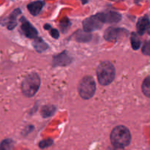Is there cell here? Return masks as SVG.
Returning <instances> with one entry per match:
<instances>
[{"label":"cell","mask_w":150,"mask_h":150,"mask_svg":"<svg viewBox=\"0 0 150 150\" xmlns=\"http://www.w3.org/2000/svg\"><path fill=\"white\" fill-rule=\"evenodd\" d=\"M89 1V0H81L82 4H85L86 3H87Z\"/></svg>","instance_id":"ffe728a7"},{"label":"cell","mask_w":150,"mask_h":150,"mask_svg":"<svg viewBox=\"0 0 150 150\" xmlns=\"http://www.w3.org/2000/svg\"><path fill=\"white\" fill-rule=\"evenodd\" d=\"M147 32H148V33H149V35H150V23H149V28H148V29H147Z\"/></svg>","instance_id":"44dd1931"},{"label":"cell","mask_w":150,"mask_h":150,"mask_svg":"<svg viewBox=\"0 0 150 150\" xmlns=\"http://www.w3.org/2000/svg\"><path fill=\"white\" fill-rule=\"evenodd\" d=\"M55 111L56 108L54 105H45L42 108L41 114L43 117H51L55 113Z\"/></svg>","instance_id":"2e32d148"},{"label":"cell","mask_w":150,"mask_h":150,"mask_svg":"<svg viewBox=\"0 0 150 150\" xmlns=\"http://www.w3.org/2000/svg\"><path fill=\"white\" fill-rule=\"evenodd\" d=\"M103 22L101 20L99 14H96L91 17L86 18L83 21V30L86 32H90L93 31H96L100 29L103 25Z\"/></svg>","instance_id":"5b68a950"},{"label":"cell","mask_w":150,"mask_h":150,"mask_svg":"<svg viewBox=\"0 0 150 150\" xmlns=\"http://www.w3.org/2000/svg\"><path fill=\"white\" fill-rule=\"evenodd\" d=\"M72 59L65 51L58 54L54 58V64L57 66H66L70 64Z\"/></svg>","instance_id":"9c48e42d"},{"label":"cell","mask_w":150,"mask_h":150,"mask_svg":"<svg viewBox=\"0 0 150 150\" xmlns=\"http://www.w3.org/2000/svg\"><path fill=\"white\" fill-rule=\"evenodd\" d=\"M21 14V10L20 9H16L10 15L8 18H7V21H6L5 23L7 25V27L8 29H13L17 25V18L18 16Z\"/></svg>","instance_id":"8fae6325"},{"label":"cell","mask_w":150,"mask_h":150,"mask_svg":"<svg viewBox=\"0 0 150 150\" xmlns=\"http://www.w3.org/2000/svg\"><path fill=\"white\" fill-rule=\"evenodd\" d=\"M115 67L110 62H103L100 63L97 68V76L100 84L107 86L112 83L115 78Z\"/></svg>","instance_id":"7a4b0ae2"},{"label":"cell","mask_w":150,"mask_h":150,"mask_svg":"<svg viewBox=\"0 0 150 150\" xmlns=\"http://www.w3.org/2000/svg\"><path fill=\"white\" fill-rule=\"evenodd\" d=\"M127 31L125 29L117 27H109L105 30L104 34V38L108 41L117 40L118 38L126 35Z\"/></svg>","instance_id":"52a82bcc"},{"label":"cell","mask_w":150,"mask_h":150,"mask_svg":"<svg viewBox=\"0 0 150 150\" xmlns=\"http://www.w3.org/2000/svg\"><path fill=\"white\" fill-rule=\"evenodd\" d=\"M98 14H99L101 20L103 21L104 23H118L122 18V16L120 13L114 11H110L108 12V13H98Z\"/></svg>","instance_id":"ba28073f"},{"label":"cell","mask_w":150,"mask_h":150,"mask_svg":"<svg viewBox=\"0 0 150 150\" xmlns=\"http://www.w3.org/2000/svg\"><path fill=\"white\" fill-rule=\"evenodd\" d=\"M141 1H142V0H135V2H136V3H139V2H140Z\"/></svg>","instance_id":"7402d4cb"},{"label":"cell","mask_w":150,"mask_h":150,"mask_svg":"<svg viewBox=\"0 0 150 150\" xmlns=\"http://www.w3.org/2000/svg\"><path fill=\"white\" fill-rule=\"evenodd\" d=\"M20 21L21 22V29L22 32L24 34L25 36L28 38H30V39L35 40V38H37L38 34V31L31 24L30 22L28 21L24 17H22Z\"/></svg>","instance_id":"8992f818"},{"label":"cell","mask_w":150,"mask_h":150,"mask_svg":"<svg viewBox=\"0 0 150 150\" xmlns=\"http://www.w3.org/2000/svg\"><path fill=\"white\" fill-rule=\"evenodd\" d=\"M142 92L145 96L150 98V76H147L144 80L142 86Z\"/></svg>","instance_id":"9a60e30c"},{"label":"cell","mask_w":150,"mask_h":150,"mask_svg":"<svg viewBox=\"0 0 150 150\" xmlns=\"http://www.w3.org/2000/svg\"><path fill=\"white\" fill-rule=\"evenodd\" d=\"M40 86V79L37 73H32L26 76L21 83L22 93L26 97L36 95Z\"/></svg>","instance_id":"3957f363"},{"label":"cell","mask_w":150,"mask_h":150,"mask_svg":"<svg viewBox=\"0 0 150 150\" xmlns=\"http://www.w3.org/2000/svg\"><path fill=\"white\" fill-rule=\"evenodd\" d=\"M42 7H43V2L42 1H33V2L29 3L27 5V8L29 10V13L32 15V16H38L40 13L41 10H42Z\"/></svg>","instance_id":"7c38bea8"},{"label":"cell","mask_w":150,"mask_h":150,"mask_svg":"<svg viewBox=\"0 0 150 150\" xmlns=\"http://www.w3.org/2000/svg\"><path fill=\"white\" fill-rule=\"evenodd\" d=\"M142 52L145 55L150 56V41H148L144 45L142 48Z\"/></svg>","instance_id":"d6986e66"},{"label":"cell","mask_w":150,"mask_h":150,"mask_svg":"<svg viewBox=\"0 0 150 150\" xmlns=\"http://www.w3.org/2000/svg\"><path fill=\"white\" fill-rule=\"evenodd\" d=\"M130 41H131L132 48L134 50H138L141 46V40L138 34L133 32L131 34V38H130Z\"/></svg>","instance_id":"e0dca14e"},{"label":"cell","mask_w":150,"mask_h":150,"mask_svg":"<svg viewBox=\"0 0 150 150\" xmlns=\"http://www.w3.org/2000/svg\"><path fill=\"white\" fill-rule=\"evenodd\" d=\"M149 23L150 21L148 16H143V17L141 18L139 20V21H138L137 25H136L138 33L141 35H144V32H146L148 29V28H149Z\"/></svg>","instance_id":"30bf717a"},{"label":"cell","mask_w":150,"mask_h":150,"mask_svg":"<svg viewBox=\"0 0 150 150\" xmlns=\"http://www.w3.org/2000/svg\"><path fill=\"white\" fill-rule=\"evenodd\" d=\"M79 95L84 100H89L94 96L96 91V84L92 76H84L81 80L78 87Z\"/></svg>","instance_id":"277c9868"},{"label":"cell","mask_w":150,"mask_h":150,"mask_svg":"<svg viewBox=\"0 0 150 150\" xmlns=\"http://www.w3.org/2000/svg\"><path fill=\"white\" fill-rule=\"evenodd\" d=\"M44 27H45V29H49L50 34H51V35L54 38V39H58V38H59V32L57 29H54V28H52L48 24H45V26H44Z\"/></svg>","instance_id":"ac0fdd59"},{"label":"cell","mask_w":150,"mask_h":150,"mask_svg":"<svg viewBox=\"0 0 150 150\" xmlns=\"http://www.w3.org/2000/svg\"><path fill=\"white\" fill-rule=\"evenodd\" d=\"M111 142L115 148H124L128 146L131 141L130 130L123 125L114 127L110 136Z\"/></svg>","instance_id":"6da1fadb"},{"label":"cell","mask_w":150,"mask_h":150,"mask_svg":"<svg viewBox=\"0 0 150 150\" xmlns=\"http://www.w3.org/2000/svg\"><path fill=\"white\" fill-rule=\"evenodd\" d=\"M34 48L38 52H42L48 48V45L42 40V38H35L33 42Z\"/></svg>","instance_id":"5bb4252c"},{"label":"cell","mask_w":150,"mask_h":150,"mask_svg":"<svg viewBox=\"0 0 150 150\" xmlns=\"http://www.w3.org/2000/svg\"><path fill=\"white\" fill-rule=\"evenodd\" d=\"M75 38L79 42H87L92 38V35L86 31L79 30L75 34Z\"/></svg>","instance_id":"4fadbf2b"}]
</instances>
